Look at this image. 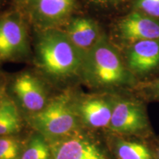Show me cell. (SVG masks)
<instances>
[{
  "label": "cell",
  "mask_w": 159,
  "mask_h": 159,
  "mask_svg": "<svg viewBox=\"0 0 159 159\" xmlns=\"http://www.w3.org/2000/svg\"><path fill=\"white\" fill-rule=\"evenodd\" d=\"M81 70L86 82L97 89H134L139 83L104 33L83 55Z\"/></svg>",
  "instance_id": "cell-1"
},
{
  "label": "cell",
  "mask_w": 159,
  "mask_h": 159,
  "mask_svg": "<svg viewBox=\"0 0 159 159\" xmlns=\"http://www.w3.org/2000/svg\"><path fill=\"white\" fill-rule=\"evenodd\" d=\"M35 51L39 66L53 78H67L82 68L84 55L71 43L64 30L57 28L39 30Z\"/></svg>",
  "instance_id": "cell-2"
},
{
  "label": "cell",
  "mask_w": 159,
  "mask_h": 159,
  "mask_svg": "<svg viewBox=\"0 0 159 159\" xmlns=\"http://www.w3.org/2000/svg\"><path fill=\"white\" fill-rule=\"evenodd\" d=\"M146 102L139 96L114 94L108 130L111 134L149 139L155 136L149 119Z\"/></svg>",
  "instance_id": "cell-3"
},
{
  "label": "cell",
  "mask_w": 159,
  "mask_h": 159,
  "mask_svg": "<svg viewBox=\"0 0 159 159\" xmlns=\"http://www.w3.org/2000/svg\"><path fill=\"white\" fill-rule=\"evenodd\" d=\"M29 35L19 12L0 13V61L22 58L29 55Z\"/></svg>",
  "instance_id": "cell-4"
},
{
  "label": "cell",
  "mask_w": 159,
  "mask_h": 159,
  "mask_svg": "<svg viewBox=\"0 0 159 159\" xmlns=\"http://www.w3.org/2000/svg\"><path fill=\"white\" fill-rule=\"evenodd\" d=\"M35 124L43 134L58 137L69 134L77 125V119L69 98L60 96L46 105L35 116Z\"/></svg>",
  "instance_id": "cell-5"
},
{
  "label": "cell",
  "mask_w": 159,
  "mask_h": 159,
  "mask_svg": "<svg viewBox=\"0 0 159 159\" xmlns=\"http://www.w3.org/2000/svg\"><path fill=\"white\" fill-rule=\"evenodd\" d=\"M124 60L139 83L155 78L159 74V40H144L128 45Z\"/></svg>",
  "instance_id": "cell-6"
},
{
  "label": "cell",
  "mask_w": 159,
  "mask_h": 159,
  "mask_svg": "<svg viewBox=\"0 0 159 159\" xmlns=\"http://www.w3.org/2000/svg\"><path fill=\"white\" fill-rule=\"evenodd\" d=\"M23 4L32 23L39 30H44L68 21L76 0H25Z\"/></svg>",
  "instance_id": "cell-7"
},
{
  "label": "cell",
  "mask_w": 159,
  "mask_h": 159,
  "mask_svg": "<svg viewBox=\"0 0 159 159\" xmlns=\"http://www.w3.org/2000/svg\"><path fill=\"white\" fill-rule=\"evenodd\" d=\"M115 32L128 45L144 40H159V19L133 11L118 20Z\"/></svg>",
  "instance_id": "cell-8"
},
{
  "label": "cell",
  "mask_w": 159,
  "mask_h": 159,
  "mask_svg": "<svg viewBox=\"0 0 159 159\" xmlns=\"http://www.w3.org/2000/svg\"><path fill=\"white\" fill-rule=\"evenodd\" d=\"M50 159H113L99 141L88 136L69 137L52 145Z\"/></svg>",
  "instance_id": "cell-9"
},
{
  "label": "cell",
  "mask_w": 159,
  "mask_h": 159,
  "mask_svg": "<svg viewBox=\"0 0 159 159\" xmlns=\"http://www.w3.org/2000/svg\"><path fill=\"white\" fill-rule=\"evenodd\" d=\"M13 91L20 102L30 111H41L47 102L44 86L39 78L30 73H23L16 77Z\"/></svg>",
  "instance_id": "cell-10"
},
{
  "label": "cell",
  "mask_w": 159,
  "mask_h": 159,
  "mask_svg": "<svg viewBox=\"0 0 159 159\" xmlns=\"http://www.w3.org/2000/svg\"><path fill=\"white\" fill-rule=\"evenodd\" d=\"M114 105V94H113L87 97L80 107L83 122L92 128H108Z\"/></svg>",
  "instance_id": "cell-11"
},
{
  "label": "cell",
  "mask_w": 159,
  "mask_h": 159,
  "mask_svg": "<svg viewBox=\"0 0 159 159\" xmlns=\"http://www.w3.org/2000/svg\"><path fill=\"white\" fill-rule=\"evenodd\" d=\"M64 31L71 43L83 55L96 44L103 33L97 21L84 16L71 19Z\"/></svg>",
  "instance_id": "cell-12"
},
{
  "label": "cell",
  "mask_w": 159,
  "mask_h": 159,
  "mask_svg": "<svg viewBox=\"0 0 159 159\" xmlns=\"http://www.w3.org/2000/svg\"><path fill=\"white\" fill-rule=\"evenodd\" d=\"M111 150L116 159H155L150 140L112 134Z\"/></svg>",
  "instance_id": "cell-13"
},
{
  "label": "cell",
  "mask_w": 159,
  "mask_h": 159,
  "mask_svg": "<svg viewBox=\"0 0 159 159\" xmlns=\"http://www.w3.org/2000/svg\"><path fill=\"white\" fill-rule=\"evenodd\" d=\"M20 128V117L14 103L7 99L0 107V136L16 132Z\"/></svg>",
  "instance_id": "cell-14"
},
{
  "label": "cell",
  "mask_w": 159,
  "mask_h": 159,
  "mask_svg": "<svg viewBox=\"0 0 159 159\" xmlns=\"http://www.w3.org/2000/svg\"><path fill=\"white\" fill-rule=\"evenodd\" d=\"M50 150L42 137H33L21 159H50Z\"/></svg>",
  "instance_id": "cell-15"
},
{
  "label": "cell",
  "mask_w": 159,
  "mask_h": 159,
  "mask_svg": "<svg viewBox=\"0 0 159 159\" xmlns=\"http://www.w3.org/2000/svg\"><path fill=\"white\" fill-rule=\"evenodd\" d=\"M136 95L148 102H159V76L140 82L134 89Z\"/></svg>",
  "instance_id": "cell-16"
},
{
  "label": "cell",
  "mask_w": 159,
  "mask_h": 159,
  "mask_svg": "<svg viewBox=\"0 0 159 159\" xmlns=\"http://www.w3.org/2000/svg\"><path fill=\"white\" fill-rule=\"evenodd\" d=\"M86 3L97 11L113 12L122 9L134 0H85Z\"/></svg>",
  "instance_id": "cell-17"
},
{
  "label": "cell",
  "mask_w": 159,
  "mask_h": 159,
  "mask_svg": "<svg viewBox=\"0 0 159 159\" xmlns=\"http://www.w3.org/2000/svg\"><path fill=\"white\" fill-rule=\"evenodd\" d=\"M19 144L17 140L11 137L0 138V159H18Z\"/></svg>",
  "instance_id": "cell-18"
},
{
  "label": "cell",
  "mask_w": 159,
  "mask_h": 159,
  "mask_svg": "<svg viewBox=\"0 0 159 159\" xmlns=\"http://www.w3.org/2000/svg\"><path fill=\"white\" fill-rule=\"evenodd\" d=\"M133 11L159 19V0H134Z\"/></svg>",
  "instance_id": "cell-19"
},
{
  "label": "cell",
  "mask_w": 159,
  "mask_h": 159,
  "mask_svg": "<svg viewBox=\"0 0 159 159\" xmlns=\"http://www.w3.org/2000/svg\"><path fill=\"white\" fill-rule=\"evenodd\" d=\"M149 140H150L151 147L153 151L155 159H159V137L154 136Z\"/></svg>",
  "instance_id": "cell-20"
},
{
  "label": "cell",
  "mask_w": 159,
  "mask_h": 159,
  "mask_svg": "<svg viewBox=\"0 0 159 159\" xmlns=\"http://www.w3.org/2000/svg\"><path fill=\"white\" fill-rule=\"evenodd\" d=\"M7 98L6 97L5 94V85H4L3 81L2 80L1 77H0V107L2 106V105L7 100Z\"/></svg>",
  "instance_id": "cell-21"
},
{
  "label": "cell",
  "mask_w": 159,
  "mask_h": 159,
  "mask_svg": "<svg viewBox=\"0 0 159 159\" xmlns=\"http://www.w3.org/2000/svg\"><path fill=\"white\" fill-rule=\"evenodd\" d=\"M9 2L10 0H0V13H2V11L8 5Z\"/></svg>",
  "instance_id": "cell-22"
},
{
  "label": "cell",
  "mask_w": 159,
  "mask_h": 159,
  "mask_svg": "<svg viewBox=\"0 0 159 159\" xmlns=\"http://www.w3.org/2000/svg\"><path fill=\"white\" fill-rule=\"evenodd\" d=\"M16 1L18 2H19V3H24V2L25 1V0H16Z\"/></svg>",
  "instance_id": "cell-23"
}]
</instances>
